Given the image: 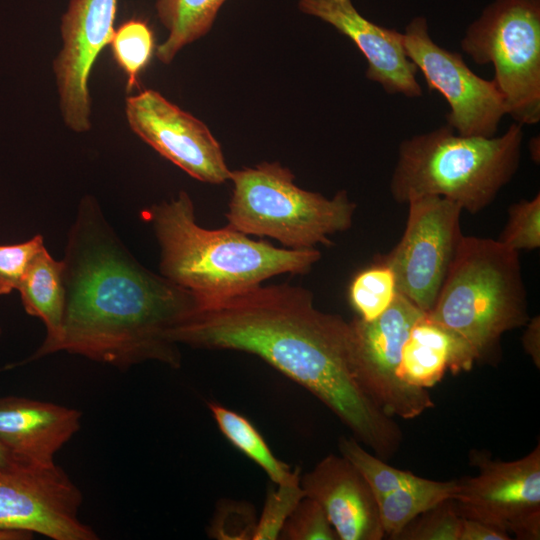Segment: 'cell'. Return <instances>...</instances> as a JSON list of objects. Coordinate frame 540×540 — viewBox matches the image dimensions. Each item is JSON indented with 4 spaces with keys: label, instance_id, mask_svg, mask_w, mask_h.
<instances>
[{
    "label": "cell",
    "instance_id": "obj_12",
    "mask_svg": "<svg viewBox=\"0 0 540 540\" xmlns=\"http://www.w3.org/2000/svg\"><path fill=\"white\" fill-rule=\"evenodd\" d=\"M83 496L54 464L0 466V530L37 533L53 540H96L79 518Z\"/></svg>",
    "mask_w": 540,
    "mask_h": 540
},
{
    "label": "cell",
    "instance_id": "obj_36",
    "mask_svg": "<svg viewBox=\"0 0 540 540\" xmlns=\"http://www.w3.org/2000/svg\"><path fill=\"white\" fill-rule=\"evenodd\" d=\"M0 333H1V330H0Z\"/></svg>",
    "mask_w": 540,
    "mask_h": 540
},
{
    "label": "cell",
    "instance_id": "obj_14",
    "mask_svg": "<svg viewBox=\"0 0 540 540\" xmlns=\"http://www.w3.org/2000/svg\"><path fill=\"white\" fill-rule=\"evenodd\" d=\"M118 0H70L61 17L63 46L53 61L64 123L74 132L91 127L88 79L115 29Z\"/></svg>",
    "mask_w": 540,
    "mask_h": 540
},
{
    "label": "cell",
    "instance_id": "obj_35",
    "mask_svg": "<svg viewBox=\"0 0 540 540\" xmlns=\"http://www.w3.org/2000/svg\"><path fill=\"white\" fill-rule=\"evenodd\" d=\"M530 154L535 163H539V138L533 137L529 142Z\"/></svg>",
    "mask_w": 540,
    "mask_h": 540
},
{
    "label": "cell",
    "instance_id": "obj_16",
    "mask_svg": "<svg viewBox=\"0 0 540 540\" xmlns=\"http://www.w3.org/2000/svg\"><path fill=\"white\" fill-rule=\"evenodd\" d=\"M305 496L318 502L340 540H380L377 499L356 467L345 457L328 455L300 479Z\"/></svg>",
    "mask_w": 540,
    "mask_h": 540
},
{
    "label": "cell",
    "instance_id": "obj_5",
    "mask_svg": "<svg viewBox=\"0 0 540 540\" xmlns=\"http://www.w3.org/2000/svg\"><path fill=\"white\" fill-rule=\"evenodd\" d=\"M426 314L461 337L478 361L487 357L504 333L530 319L519 252L493 238L463 235Z\"/></svg>",
    "mask_w": 540,
    "mask_h": 540
},
{
    "label": "cell",
    "instance_id": "obj_33",
    "mask_svg": "<svg viewBox=\"0 0 540 540\" xmlns=\"http://www.w3.org/2000/svg\"><path fill=\"white\" fill-rule=\"evenodd\" d=\"M33 533L19 530H0V540H27Z\"/></svg>",
    "mask_w": 540,
    "mask_h": 540
},
{
    "label": "cell",
    "instance_id": "obj_1",
    "mask_svg": "<svg viewBox=\"0 0 540 540\" xmlns=\"http://www.w3.org/2000/svg\"><path fill=\"white\" fill-rule=\"evenodd\" d=\"M167 337L174 344L256 355L315 395L380 458L400 448V427L359 380L351 323L316 308L303 287L260 284L198 300Z\"/></svg>",
    "mask_w": 540,
    "mask_h": 540
},
{
    "label": "cell",
    "instance_id": "obj_17",
    "mask_svg": "<svg viewBox=\"0 0 540 540\" xmlns=\"http://www.w3.org/2000/svg\"><path fill=\"white\" fill-rule=\"evenodd\" d=\"M81 417L77 409L51 402L0 397V444L25 463L52 466L80 429Z\"/></svg>",
    "mask_w": 540,
    "mask_h": 540
},
{
    "label": "cell",
    "instance_id": "obj_11",
    "mask_svg": "<svg viewBox=\"0 0 540 540\" xmlns=\"http://www.w3.org/2000/svg\"><path fill=\"white\" fill-rule=\"evenodd\" d=\"M424 314L398 293L378 318L364 321L357 317L350 322L359 380L389 417L413 419L434 407L427 389L408 385L399 375L403 346L412 326Z\"/></svg>",
    "mask_w": 540,
    "mask_h": 540
},
{
    "label": "cell",
    "instance_id": "obj_7",
    "mask_svg": "<svg viewBox=\"0 0 540 540\" xmlns=\"http://www.w3.org/2000/svg\"><path fill=\"white\" fill-rule=\"evenodd\" d=\"M460 45L476 64H492V80L515 123L540 121V0L492 1Z\"/></svg>",
    "mask_w": 540,
    "mask_h": 540
},
{
    "label": "cell",
    "instance_id": "obj_13",
    "mask_svg": "<svg viewBox=\"0 0 540 540\" xmlns=\"http://www.w3.org/2000/svg\"><path fill=\"white\" fill-rule=\"evenodd\" d=\"M125 114L132 131L161 156L201 182L221 184L230 170L208 127L148 89L127 97Z\"/></svg>",
    "mask_w": 540,
    "mask_h": 540
},
{
    "label": "cell",
    "instance_id": "obj_28",
    "mask_svg": "<svg viewBox=\"0 0 540 540\" xmlns=\"http://www.w3.org/2000/svg\"><path fill=\"white\" fill-rule=\"evenodd\" d=\"M461 526L462 517L449 499L417 516L393 539L459 540Z\"/></svg>",
    "mask_w": 540,
    "mask_h": 540
},
{
    "label": "cell",
    "instance_id": "obj_18",
    "mask_svg": "<svg viewBox=\"0 0 540 540\" xmlns=\"http://www.w3.org/2000/svg\"><path fill=\"white\" fill-rule=\"evenodd\" d=\"M478 361L473 349L457 334L425 313L412 326L403 346L399 375L408 385L427 389L449 370L468 371Z\"/></svg>",
    "mask_w": 540,
    "mask_h": 540
},
{
    "label": "cell",
    "instance_id": "obj_8",
    "mask_svg": "<svg viewBox=\"0 0 540 540\" xmlns=\"http://www.w3.org/2000/svg\"><path fill=\"white\" fill-rule=\"evenodd\" d=\"M403 235L381 259L393 271L398 293L428 313L433 307L463 236L462 208L438 196L407 202Z\"/></svg>",
    "mask_w": 540,
    "mask_h": 540
},
{
    "label": "cell",
    "instance_id": "obj_9",
    "mask_svg": "<svg viewBox=\"0 0 540 540\" xmlns=\"http://www.w3.org/2000/svg\"><path fill=\"white\" fill-rule=\"evenodd\" d=\"M479 473L457 480L453 502L462 518L497 527L517 539L540 538V445L514 461L472 451Z\"/></svg>",
    "mask_w": 540,
    "mask_h": 540
},
{
    "label": "cell",
    "instance_id": "obj_32",
    "mask_svg": "<svg viewBox=\"0 0 540 540\" xmlns=\"http://www.w3.org/2000/svg\"><path fill=\"white\" fill-rule=\"evenodd\" d=\"M522 336L525 352L531 357L537 368L540 367V318L535 316L526 323Z\"/></svg>",
    "mask_w": 540,
    "mask_h": 540
},
{
    "label": "cell",
    "instance_id": "obj_20",
    "mask_svg": "<svg viewBox=\"0 0 540 540\" xmlns=\"http://www.w3.org/2000/svg\"><path fill=\"white\" fill-rule=\"evenodd\" d=\"M226 0H155L157 16L168 31L156 49L157 58L169 64L176 54L209 32Z\"/></svg>",
    "mask_w": 540,
    "mask_h": 540
},
{
    "label": "cell",
    "instance_id": "obj_29",
    "mask_svg": "<svg viewBox=\"0 0 540 540\" xmlns=\"http://www.w3.org/2000/svg\"><path fill=\"white\" fill-rule=\"evenodd\" d=\"M279 539L338 540V536L321 505L305 496L286 520Z\"/></svg>",
    "mask_w": 540,
    "mask_h": 540
},
{
    "label": "cell",
    "instance_id": "obj_31",
    "mask_svg": "<svg viewBox=\"0 0 540 540\" xmlns=\"http://www.w3.org/2000/svg\"><path fill=\"white\" fill-rule=\"evenodd\" d=\"M510 534L481 521L462 518L459 540H510Z\"/></svg>",
    "mask_w": 540,
    "mask_h": 540
},
{
    "label": "cell",
    "instance_id": "obj_15",
    "mask_svg": "<svg viewBox=\"0 0 540 540\" xmlns=\"http://www.w3.org/2000/svg\"><path fill=\"white\" fill-rule=\"evenodd\" d=\"M299 10L348 37L367 61L366 78L391 95L422 96L417 68L406 55L401 32L365 18L351 0H299Z\"/></svg>",
    "mask_w": 540,
    "mask_h": 540
},
{
    "label": "cell",
    "instance_id": "obj_3",
    "mask_svg": "<svg viewBox=\"0 0 540 540\" xmlns=\"http://www.w3.org/2000/svg\"><path fill=\"white\" fill-rule=\"evenodd\" d=\"M160 246V274L199 301L255 287L280 274H304L320 260L317 248L276 247L227 226L197 224L185 191L142 212Z\"/></svg>",
    "mask_w": 540,
    "mask_h": 540
},
{
    "label": "cell",
    "instance_id": "obj_23",
    "mask_svg": "<svg viewBox=\"0 0 540 540\" xmlns=\"http://www.w3.org/2000/svg\"><path fill=\"white\" fill-rule=\"evenodd\" d=\"M398 294L392 269L382 261L358 272L349 287V300L358 318L372 321L381 316Z\"/></svg>",
    "mask_w": 540,
    "mask_h": 540
},
{
    "label": "cell",
    "instance_id": "obj_2",
    "mask_svg": "<svg viewBox=\"0 0 540 540\" xmlns=\"http://www.w3.org/2000/svg\"><path fill=\"white\" fill-rule=\"evenodd\" d=\"M62 262L65 310L54 353L120 369L151 360L180 366L177 344L167 334L197 297L140 264L94 198L82 199Z\"/></svg>",
    "mask_w": 540,
    "mask_h": 540
},
{
    "label": "cell",
    "instance_id": "obj_10",
    "mask_svg": "<svg viewBox=\"0 0 540 540\" xmlns=\"http://www.w3.org/2000/svg\"><path fill=\"white\" fill-rule=\"evenodd\" d=\"M401 41L408 58L424 75L428 89L440 93L449 105L446 124L464 136H496L507 111L493 80L474 73L461 53L439 46L423 16L408 23Z\"/></svg>",
    "mask_w": 540,
    "mask_h": 540
},
{
    "label": "cell",
    "instance_id": "obj_24",
    "mask_svg": "<svg viewBox=\"0 0 540 540\" xmlns=\"http://www.w3.org/2000/svg\"><path fill=\"white\" fill-rule=\"evenodd\" d=\"M339 450L341 455L361 473L377 500L390 492L417 484L424 479L410 471L388 465L382 458L367 452L354 437H341Z\"/></svg>",
    "mask_w": 540,
    "mask_h": 540
},
{
    "label": "cell",
    "instance_id": "obj_6",
    "mask_svg": "<svg viewBox=\"0 0 540 540\" xmlns=\"http://www.w3.org/2000/svg\"><path fill=\"white\" fill-rule=\"evenodd\" d=\"M232 197L226 226L258 237H270L289 249L330 246V236L353 224L356 204L345 190L327 198L298 187L281 164L263 162L230 172Z\"/></svg>",
    "mask_w": 540,
    "mask_h": 540
},
{
    "label": "cell",
    "instance_id": "obj_26",
    "mask_svg": "<svg viewBox=\"0 0 540 540\" xmlns=\"http://www.w3.org/2000/svg\"><path fill=\"white\" fill-rule=\"evenodd\" d=\"M514 251L535 250L540 247V195L523 199L508 208V219L496 239Z\"/></svg>",
    "mask_w": 540,
    "mask_h": 540
},
{
    "label": "cell",
    "instance_id": "obj_25",
    "mask_svg": "<svg viewBox=\"0 0 540 540\" xmlns=\"http://www.w3.org/2000/svg\"><path fill=\"white\" fill-rule=\"evenodd\" d=\"M110 44L115 61L128 77V89H132L138 75L151 60L153 32L146 21L130 19L115 30Z\"/></svg>",
    "mask_w": 540,
    "mask_h": 540
},
{
    "label": "cell",
    "instance_id": "obj_22",
    "mask_svg": "<svg viewBox=\"0 0 540 540\" xmlns=\"http://www.w3.org/2000/svg\"><path fill=\"white\" fill-rule=\"evenodd\" d=\"M457 480L421 482L399 488L377 500L385 535L393 539L409 522L443 501L453 499Z\"/></svg>",
    "mask_w": 540,
    "mask_h": 540
},
{
    "label": "cell",
    "instance_id": "obj_19",
    "mask_svg": "<svg viewBox=\"0 0 540 540\" xmlns=\"http://www.w3.org/2000/svg\"><path fill=\"white\" fill-rule=\"evenodd\" d=\"M17 290L26 313L40 318L46 327L43 343L29 360L53 354L61 339L65 310L62 260H55L43 248L31 260Z\"/></svg>",
    "mask_w": 540,
    "mask_h": 540
},
{
    "label": "cell",
    "instance_id": "obj_27",
    "mask_svg": "<svg viewBox=\"0 0 540 540\" xmlns=\"http://www.w3.org/2000/svg\"><path fill=\"white\" fill-rule=\"evenodd\" d=\"M300 479L292 482L275 484L268 490L260 518L256 521L252 539H278L281 530L297 504L305 497Z\"/></svg>",
    "mask_w": 540,
    "mask_h": 540
},
{
    "label": "cell",
    "instance_id": "obj_21",
    "mask_svg": "<svg viewBox=\"0 0 540 540\" xmlns=\"http://www.w3.org/2000/svg\"><path fill=\"white\" fill-rule=\"evenodd\" d=\"M208 408L221 433L233 446L260 466L273 483H288L301 477L299 467L293 470L279 460L247 418L216 402H208Z\"/></svg>",
    "mask_w": 540,
    "mask_h": 540
},
{
    "label": "cell",
    "instance_id": "obj_34",
    "mask_svg": "<svg viewBox=\"0 0 540 540\" xmlns=\"http://www.w3.org/2000/svg\"><path fill=\"white\" fill-rule=\"evenodd\" d=\"M23 463L25 462L18 459L12 452L0 444V466H10Z\"/></svg>",
    "mask_w": 540,
    "mask_h": 540
},
{
    "label": "cell",
    "instance_id": "obj_30",
    "mask_svg": "<svg viewBox=\"0 0 540 540\" xmlns=\"http://www.w3.org/2000/svg\"><path fill=\"white\" fill-rule=\"evenodd\" d=\"M45 248L41 235L13 245H0V295L17 290L34 256Z\"/></svg>",
    "mask_w": 540,
    "mask_h": 540
},
{
    "label": "cell",
    "instance_id": "obj_4",
    "mask_svg": "<svg viewBox=\"0 0 540 540\" xmlns=\"http://www.w3.org/2000/svg\"><path fill=\"white\" fill-rule=\"evenodd\" d=\"M523 126L500 136H464L448 124L413 135L398 147L389 191L398 203L438 196L477 214L490 206L519 169Z\"/></svg>",
    "mask_w": 540,
    "mask_h": 540
}]
</instances>
